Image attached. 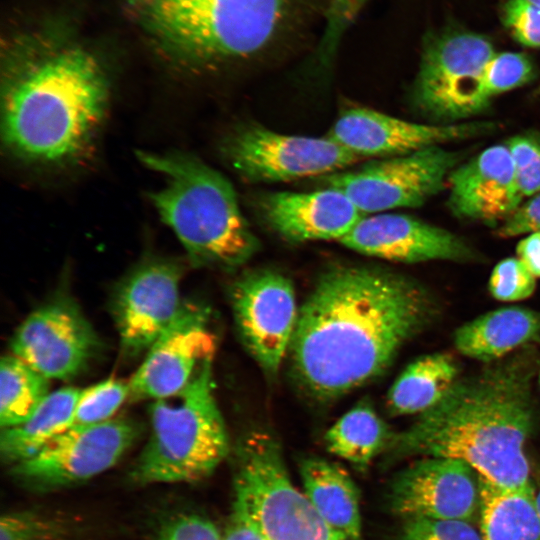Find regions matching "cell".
Wrapping results in <instances>:
<instances>
[{"label":"cell","mask_w":540,"mask_h":540,"mask_svg":"<svg viewBox=\"0 0 540 540\" xmlns=\"http://www.w3.org/2000/svg\"><path fill=\"white\" fill-rule=\"evenodd\" d=\"M182 265L152 257L126 276L113 300V317L123 352L129 357L146 353L177 315Z\"/></svg>","instance_id":"15"},{"label":"cell","mask_w":540,"mask_h":540,"mask_svg":"<svg viewBox=\"0 0 540 540\" xmlns=\"http://www.w3.org/2000/svg\"><path fill=\"white\" fill-rule=\"evenodd\" d=\"M534 75L530 58L523 53H495L487 62L482 74L484 95L491 100L494 96L520 87Z\"/></svg>","instance_id":"29"},{"label":"cell","mask_w":540,"mask_h":540,"mask_svg":"<svg viewBox=\"0 0 540 540\" xmlns=\"http://www.w3.org/2000/svg\"><path fill=\"white\" fill-rule=\"evenodd\" d=\"M223 540H265L248 523L232 512Z\"/></svg>","instance_id":"39"},{"label":"cell","mask_w":540,"mask_h":540,"mask_svg":"<svg viewBox=\"0 0 540 540\" xmlns=\"http://www.w3.org/2000/svg\"><path fill=\"white\" fill-rule=\"evenodd\" d=\"M128 382L115 378L103 380L81 390L70 427L89 426L112 419L128 400Z\"/></svg>","instance_id":"28"},{"label":"cell","mask_w":540,"mask_h":540,"mask_svg":"<svg viewBox=\"0 0 540 540\" xmlns=\"http://www.w3.org/2000/svg\"><path fill=\"white\" fill-rule=\"evenodd\" d=\"M495 53L492 43L474 32L452 30L429 37L412 88L414 106L449 123L482 112L490 102L482 74Z\"/></svg>","instance_id":"8"},{"label":"cell","mask_w":540,"mask_h":540,"mask_svg":"<svg viewBox=\"0 0 540 540\" xmlns=\"http://www.w3.org/2000/svg\"><path fill=\"white\" fill-rule=\"evenodd\" d=\"M480 533L484 540H540V516L531 484L501 488L479 477Z\"/></svg>","instance_id":"23"},{"label":"cell","mask_w":540,"mask_h":540,"mask_svg":"<svg viewBox=\"0 0 540 540\" xmlns=\"http://www.w3.org/2000/svg\"><path fill=\"white\" fill-rule=\"evenodd\" d=\"M536 277L515 257L501 260L493 268L488 282L491 295L500 301H518L530 297Z\"/></svg>","instance_id":"30"},{"label":"cell","mask_w":540,"mask_h":540,"mask_svg":"<svg viewBox=\"0 0 540 540\" xmlns=\"http://www.w3.org/2000/svg\"><path fill=\"white\" fill-rule=\"evenodd\" d=\"M339 243L358 253L399 263L465 262L476 255L456 234L401 213L365 215Z\"/></svg>","instance_id":"18"},{"label":"cell","mask_w":540,"mask_h":540,"mask_svg":"<svg viewBox=\"0 0 540 540\" xmlns=\"http://www.w3.org/2000/svg\"><path fill=\"white\" fill-rule=\"evenodd\" d=\"M539 354L530 347L459 378L433 407L395 434L394 458H452L501 488L531 484L526 446L536 424L532 382Z\"/></svg>","instance_id":"3"},{"label":"cell","mask_w":540,"mask_h":540,"mask_svg":"<svg viewBox=\"0 0 540 540\" xmlns=\"http://www.w3.org/2000/svg\"><path fill=\"white\" fill-rule=\"evenodd\" d=\"M511 152L520 190L524 197L540 192V134L523 133L512 137Z\"/></svg>","instance_id":"31"},{"label":"cell","mask_w":540,"mask_h":540,"mask_svg":"<svg viewBox=\"0 0 540 540\" xmlns=\"http://www.w3.org/2000/svg\"><path fill=\"white\" fill-rule=\"evenodd\" d=\"M529 1L540 5V0H529Z\"/></svg>","instance_id":"43"},{"label":"cell","mask_w":540,"mask_h":540,"mask_svg":"<svg viewBox=\"0 0 540 540\" xmlns=\"http://www.w3.org/2000/svg\"><path fill=\"white\" fill-rule=\"evenodd\" d=\"M534 489H535L536 506H537L539 516H540V479L538 481L536 488L534 487Z\"/></svg>","instance_id":"40"},{"label":"cell","mask_w":540,"mask_h":540,"mask_svg":"<svg viewBox=\"0 0 540 540\" xmlns=\"http://www.w3.org/2000/svg\"><path fill=\"white\" fill-rule=\"evenodd\" d=\"M110 98L104 61L70 29L36 26L2 44V139L17 159L79 164L95 148Z\"/></svg>","instance_id":"2"},{"label":"cell","mask_w":540,"mask_h":540,"mask_svg":"<svg viewBox=\"0 0 540 540\" xmlns=\"http://www.w3.org/2000/svg\"><path fill=\"white\" fill-rule=\"evenodd\" d=\"M540 338V312L518 306L487 312L457 328L454 346L467 357L492 363Z\"/></svg>","instance_id":"21"},{"label":"cell","mask_w":540,"mask_h":540,"mask_svg":"<svg viewBox=\"0 0 540 540\" xmlns=\"http://www.w3.org/2000/svg\"><path fill=\"white\" fill-rule=\"evenodd\" d=\"M232 512L265 540H345L295 487L278 440L263 430L237 445Z\"/></svg>","instance_id":"7"},{"label":"cell","mask_w":540,"mask_h":540,"mask_svg":"<svg viewBox=\"0 0 540 540\" xmlns=\"http://www.w3.org/2000/svg\"><path fill=\"white\" fill-rule=\"evenodd\" d=\"M339 0H328V9L327 11L331 10L335 7V5L338 3Z\"/></svg>","instance_id":"41"},{"label":"cell","mask_w":540,"mask_h":540,"mask_svg":"<svg viewBox=\"0 0 540 540\" xmlns=\"http://www.w3.org/2000/svg\"><path fill=\"white\" fill-rule=\"evenodd\" d=\"M461 159L459 152L431 146L315 179L346 194L364 215L376 214L422 206L442 190Z\"/></svg>","instance_id":"9"},{"label":"cell","mask_w":540,"mask_h":540,"mask_svg":"<svg viewBox=\"0 0 540 540\" xmlns=\"http://www.w3.org/2000/svg\"><path fill=\"white\" fill-rule=\"evenodd\" d=\"M258 212L265 224L286 241L300 243L337 240L346 236L365 215L338 189L262 194Z\"/></svg>","instance_id":"20"},{"label":"cell","mask_w":540,"mask_h":540,"mask_svg":"<svg viewBox=\"0 0 540 540\" xmlns=\"http://www.w3.org/2000/svg\"><path fill=\"white\" fill-rule=\"evenodd\" d=\"M57 522L31 511L10 512L1 517L0 540H60Z\"/></svg>","instance_id":"32"},{"label":"cell","mask_w":540,"mask_h":540,"mask_svg":"<svg viewBox=\"0 0 540 540\" xmlns=\"http://www.w3.org/2000/svg\"><path fill=\"white\" fill-rule=\"evenodd\" d=\"M434 311L429 292L404 275L331 268L299 309L290 344L294 375L319 400L346 394L381 375Z\"/></svg>","instance_id":"1"},{"label":"cell","mask_w":540,"mask_h":540,"mask_svg":"<svg viewBox=\"0 0 540 540\" xmlns=\"http://www.w3.org/2000/svg\"><path fill=\"white\" fill-rule=\"evenodd\" d=\"M537 93L540 95V87H539V89L537 90Z\"/></svg>","instance_id":"44"},{"label":"cell","mask_w":540,"mask_h":540,"mask_svg":"<svg viewBox=\"0 0 540 540\" xmlns=\"http://www.w3.org/2000/svg\"><path fill=\"white\" fill-rule=\"evenodd\" d=\"M99 338L78 304L52 299L34 310L16 329L11 354L48 379L79 374L96 355Z\"/></svg>","instance_id":"12"},{"label":"cell","mask_w":540,"mask_h":540,"mask_svg":"<svg viewBox=\"0 0 540 540\" xmlns=\"http://www.w3.org/2000/svg\"><path fill=\"white\" fill-rule=\"evenodd\" d=\"M389 504L404 520L471 522L479 513V476L463 461L423 457L394 478Z\"/></svg>","instance_id":"16"},{"label":"cell","mask_w":540,"mask_h":540,"mask_svg":"<svg viewBox=\"0 0 540 540\" xmlns=\"http://www.w3.org/2000/svg\"><path fill=\"white\" fill-rule=\"evenodd\" d=\"M306 0H125L153 49L190 72L254 59L294 24Z\"/></svg>","instance_id":"4"},{"label":"cell","mask_w":540,"mask_h":540,"mask_svg":"<svg viewBox=\"0 0 540 540\" xmlns=\"http://www.w3.org/2000/svg\"><path fill=\"white\" fill-rule=\"evenodd\" d=\"M50 393V379L13 354L3 356L0 366L1 428L24 422Z\"/></svg>","instance_id":"27"},{"label":"cell","mask_w":540,"mask_h":540,"mask_svg":"<svg viewBox=\"0 0 540 540\" xmlns=\"http://www.w3.org/2000/svg\"><path fill=\"white\" fill-rule=\"evenodd\" d=\"M304 493L323 521L345 540H362L359 490L339 464L309 457L299 466Z\"/></svg>","instance_id":"22"},{"label":"cell","mask_w":540,"mask_h":540,"mask_svg":"<svg viewBox=\"0 0 540 540\" xmlns=\"http://www.w3.org/2000/svg\"><path fill=\"white\" fill-rule=\"evenodd\" d=\"M400 540H484L471 522L414 518L404 521Z\"/></svg>","instance_id":"33"},{"label":"cell","mask_w":540,"mask_h":540,"mask_svg":"<svg viewBox=\"0 0 540 540\" xmlns=\"http://www.w3.org/2000/svg\"><path fill=\"white\" fill-rule=\"evenodd\" d=\"M139 434V425L126 417L70 427L32 457L11 466L12 474L37 489L79 483L114 466Z\"/></svg>","instance_id":"11"},{"label":"cell","mask_w":540,"mask_h":540,"mask_svg":"<svg viewBox=\"0 0 540 540\" xmlns=\"http://www.w3.org/2000/svg\"><path fill=\"white\" fill-rule=\"evenodd\" d=\"M136 155L145 167L163 176V186L149 197L191 262L231 269L257 252L259 241L233 185L222 173L186 152L137 151Z\"/></svg>","instance_id":"5"},{"label":"cell","mask_w":540,"mask_h":540,"mask_svg":"<svg viewBox=\"0 0 540 540\" xmlns=\"http://www.w3.org/2000/svg\"><path fill=\"white\" fill-rule=\"evenodd\" d=\"M395 434L368 401L357 403L325 434L328 451L364 470L384 451Z\"/></svg>","instance_id":"26"},{"label":"cell","mask_w":540,"mask_h":540,"mask_svg":"<svg viewBox=\"0 0 540 540\" xmlns=\"http://www.w3.org/2000/svg\"><path fill=\"white\" fill-rule=\"evenodd\" d=\"M221 151L232 170L250 183L318 178L362 161L327 136L282 134L251 122L229 132Z\"/></svg>","instance_id":"10"},{"label":"cell","mask_w":540,"mask_h":540,"mask_svg":"<svg viewBox=\"0 0 540 540\" xmlns=\"http://www.w3.org/2000/svg\"><path fill=\"white\" fill-rule=\"evenodd\" d=\"M156 540H223V536L210 520L190 513L170 519Z\"/></svg>","instance_id":"36"},{"label":"cell","mask_w":540,"mask_h":540,"mask_svg":"<svg viewBox=\"0 0 540 540\" xmlns=\"http://www.w3.org/2000/svg\"><path fill=\"white\" fill-rule=\"evenodd\" d=\"M81 390L63 387L53 391L24 422L1 428L0 454L3 462L14 466L35 455L67 430Z\"/></svg>","instance_id":"24"},{"label":"cell","mask_w":540,"mask_h":540,"mask_svg":"<svg viewBox=\"0 0 540 540\" xmlns=\"http://www.w3.org/2000/svg\"><path fill=\"white\" fill-rule=\"evenodd\" d=\"M517 258L537 278L540 277V231L529 233L516 248Z\"/></svg>","instance_id":"38"},{"label":"cell","mask_w":540,"mask_h":540,"mask_svg":"<svg viewBox=\"0 0 540 540\" xmlns=\"http://www.w3.org/2000/svg\"><path fill=\"white\" fill-rule=\"evenodd\" d=\"M213 358L180 391L150 406V434L133 469L137 484L200 481L224 460L228 434L218 407Z\"/></svg>","instance_id":"6"},{"label":"cell","mask_w":540,"mask_h":540,"mask_svg":"<svg viewBox=\"0 0 540 540\" xmlns=\"http://www.w3.org/2000/svg\"><path fill=\"white\" fill-rule=\"evenodd\" d=\"M216 338L207 307L185 301L128 381L129 401L157 400L183 389L214 357Z\"/></svg>","instance_id":"14"},{"label":"cell","mask_w":540,"mask_h":540,"mask_svg":"<svg viewBox=\"0 0 540 540\" xmlns=\"http://www.w3.org/2000/svg\"><path fill=\"white\" fill-rule=\"evenodd\" d=\"M537 377H538V384L540 388V353H539L538 366H537Z\"/></svg>","instance_id":"42"},{"label":"cell","mask_w":540,"mask_h":540,"mask_svg":"<svg viewBox=\"0 0 540 540\" xmlns=\"http://www.w3.org/2000/svg\"><path fill=\"white\" fill-rule=\"evenodd\" d=\"M367 1L339 0L334 8L327 11V23L317 52L321 64L330 63L344 30Z\"/></svg>","instance_id":"35"},{"label":"cell","mask_w":540,"mask_h":540,"mask_svg":"<svg viewBox=\"0 0 540 540\" xmlns=\"http://www.w3.org/2000/svg\"><path fill=\"white\" fill-rule=\"evenodd\" d=\"M232 308L240 336L267 374H277L298 320L292 282L274 270L249 272L232 289Z\"/></svg>","instance_id":"13"},{"label":"cell","mask_w":540,"mask_h":540,"mask_svg":"<svg viewBox=\"0 0 540 540\" xmlns=\"http://www.w3.org/2000/svg\"><path fill=\"white\" fill-rule=\"evenodd\" d=\"M502 22L512 37L526 47H540V5L529 0H507Z\"/></svg>","instance_id":"34"},{"label":"cell","mask_w":540,"mask_h":540,"mask_svg":"<svg viewBox=\"0 0 540 540\" xmlns=\"http://www.w3.org/2000/svg\"><path fill=\"white\" fill-rule=\"evenodd\" d=\"M458 379V365L451 355H424L410 363L393 383L388 408L393 415H419L436 405Z\"/></svg>","instance_id":"25"},{"label":"cell","mask_w":540,"mask_h":540,"mask_svg":"<svg viewBox=\"0 0 540 540\" xmlns=\"http://www.w3.org/2000/svg\"><path fill=\"white\" fill-rule=\"evenodd\" d=\"M540 231V192L522 203L515 212L497 226L500 237H514Z\"/></svg>","instance_id":"37"},{"label":"cell","mask_w":540,"mask_h":540,"mask_svg":"<svg viewBox=\"0 0 540 540\" xmlns=\"http://www.w3.org/2000/svg\"><path fill=\"white\" fill-rule=\"evenodd\" d=\"M493 123L422 124L367 107L344 109L327 137L357 156L390 158L488 133Z\"/></svg>","instance_id":"17"},{"label":"cell","mask_w":540,"mask_h":540,"mask_svg":"<svg viewBox=\"0 0 540 540\" xmlns=\"http://www.w3.org/2000/svg\"><path fill=\"white\" fill-rule=\"evenodd\" d=\"M447 183L452 213L486 225H500L524 198L507 144L490 146L459 164Z\"/></svg>","instance_id":"19"}]
</instances>
